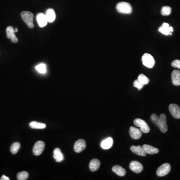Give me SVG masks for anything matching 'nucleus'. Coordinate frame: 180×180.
Returning a JSON list of instances; mask_svg holds the SVG:
<instances>
[{
  "label": "nucleus",
  "mask_w": 180,
  "mask_h": 180,
  "mask_svg": "<svg viewBox=\"0 0 180 180\" xmlns=\"http://www.w3.org/2000/svg\"><path fill=\"white\" fill-rule=\"evenodd\" d=\"M16 32H17L18 31V28H16L15 29Z\"/></svg>",
  "instance_id": "obj_33"
},
{
  "label": "nucleus",
  "mask_w": 180,
  "mask_h": 180,
  "mask_svg": "<svg viewBox=\"0 0 180 180\" xmlns=\"http://www.w3.org/2000/svg\"><path fill=\"white\" fill-rule=\"evenodd\" d=\"M171 65L173 67L177 68L180 69V60H174L172 62Z\"/></svg>",
  "instance_id": "obj_30"
},
{
  "label": "nucleus",
  "mask_w": 180,
  "mask_h": 180,
  "mask_svg": "<svg viewBox=\"0 0 180 180\" xmlns=\"http://www.w3.org/2000/svg\"><path fill=\"white\" fill-rule=\"evenodd\" d=\"M46 16L48 21L49 23L53 22L56 19V13L53 9H48L46 12Z\"/></svg>",
  "instance_id": "obj_21"
},
{
  "label": "nucleus",
  "mask_w": 180,
  "mask_h": 180,
  "mask_svg": "<svg viewBox=\"0 0 180 180\" xmlns=\"http://www.w3.org/2000/svg\"><path fill=\"white\" fill-rule=\"evenodd\" d=\"M21 17L29 28L32 29L34 27L33 23L34 16L33 13L29 11H23L21 13Z\"/></svg>",
  "instance_id": "obj_3"
},
{
  "label": "nucleus",
  "mask_w": 180,
  "mask_h": 180,
  "mask_svg": "<svg viewBox=\"0 0 180 180\" xmlns=\"http://www.w3.org/2000/svg\"><path fill=\"white\" fill-rule=\"evenodd\" d=\"M20 144L18 142H16L13 144L11 147L10 151L13 154H16L18 152V151L20 148Z\"/></svg>",
  "instance_id": "obj_25"
},
{
  "label": "nucleus",
  "mask_w": 180,
  "mask_h": 180,
  "mask_svg": "<svg viewBox=\"0 0 180 180\" xmlns=\"http://www.w3.org/2000/svg\"><path fill=\"white\" fill-rule=\"evenodd\" d=\"M133 85L135 87L138 88L139 90H141V89L143 88V87L144 86V85L142 84V83L140 82L138 79L134 81Z\"/></svg>",
  "instance_id": "obj_29"
},
{
  "label": "nucleus",
  "mask_w": 180,
  "mask_h": 180,
  "mask_svg": "<svg viewBox=\"0 0 180 180\" xmlns=\"http://www.w3.org/2000/svg\"><path fill=\"white\" fill-rule=\"evenodd\" d=\"M29 173L26 171H22L18 173L17 174V179L18 180H26L29 177Z\"/></svg>",
  "instance_id": "obj_26"
},
{
  "label": "nucleus",
  "mask_w": 180,
  "mask_h": 180,
  "mask_svg": "<svg viewBox=\"0 0 180 180\" xmlns=\"http://www.w3.org/2000/svg\"><path fill=\"white\" fill-rule=\"evenodd\" d=\"M45 147V144L43 141H39L35 144L33 149V152L35 156H39L43 152Z\"/></svg>",
  "instance_id": "obj_7"
},
{
  "label": "nucleus",
  "mask_w": 180,
  "mask_h": 180,
  "mask_svg": "<svg viewBox=\"0 0 180 180\" xmlns=\"http://www.w3.org/2000/svg\"><path fill=\"white\" fill-rule=\"evenodd\" d=\"M37 21L39 26L41 28L45 27L48 22L46 17V14L42 13H39L37 15Z\"/></svg>",
  "instance_id": "obj_14"
},
{
  "label": "nucleus",
  "mask_w": 180,
  "mask_h": 180,
  "mask_svg": "<svg viewBox=\"0 0 180 180\" xmlns=\"http://www.w3.org/2000/svg\"><path fill=\"white\" fill-rule=\"evenodd\" d=\"M54 158L57 162H61L64 160V156L59 148H56L54 151Z\"/></svg>",
  "instance_id": "obj_22"
},
{
  "label": "nucleus",
  "mask_w": 180,
  "mask_h": 180,
  "mask_svg": "<svg viewBox=\"0 0 180 180\" xmlns=\"http://www.w3.org/2000/svg\"><path fill=\"white\" fill-rule=\"evenodd\" d=\"M10 179H9V178L8 177H6L5 175H3L2 177L1 178V179H0V180H9Z\"/></svg>",
  "instance_id": "obj_32"
},
{
  "label": "nucleus",
  "mask_w": 180,
  "mask_h": 180,
  "mask_svg": "<svg viewBox=\"0 0 180 180\" xmlns=\"http://www.w3.org/2000/svg\"><path fill=\"white\" fill-rule=\"evenodd\" d=\"M159 31L162 33L163 34L165 35H172V32L174 31L173 28L171 26H170L168 23H164L162 25V26L159 28Z\"/></svg>",
  "instance_id": "obj_13"
},
{
  "label": "nucleus",
  "mask_w": 180,
  "mask_h": 180,
  "mask_svg": "<svg viewBox=\"0 0 180 180\" xmlns=\"http://www.w3.org/2000/svg\"><path fill=\"white\" fill-rule=\"evenodd\" d=\"M116 8L118 12L122 14H130L132 13L133 11L131 5L125 2H122L118 3Z\"/></svg>",
  "instance_id": "obj_1"
},
{
  "label": "nucleus",
  "mask_w": 180,
  "mask_h": 180,
  "mask_svg": "<svg viewBox=\"0 0 180 180\" xmlns=\"http://www.w3.org/2000/svg\"><path fill=\"white\" fill-rule=\"evenodd\" d=\"M151 120L153 122L154 124H155L157 121L159 117H158V116L157 115L155 114H153L151 116Z\"/></svg>",
  "instance_id": "obj_31"
},
{
  "label": "nucleus",
  "mask_w": 180,
  "mask_h": 180,
  "mask_svg": "<svg viewBox=\"0 0 180 180\" xmlns=\"http://www.w3.org/2000/svg\"><path fill=\"white\" fill-rule=\"evenodd\" d=\"M134 124L137 127H140L141 131L144 133H148L150 132V129L148 125L143 120L137 118L134 121Z\"/></svg>",
  "instance_id": "obj_5"
},
{
  "label": "nucleus",
  "mask_w": 180,
  "mask_h": 180,
  "mask_svg": "<svg viewBox=\"0 0 180 180\" xmlns=\"http://www.w3.org/2000/svg\"><path fill=\"white\" fill-rule=\"evenodd\" d=\"M142 61L143 65L148 68H152L155 65V60L149 54H145L142 57Z\"/></svg>",
  "instance_id": "obj_4"
},
{
  "label": "nucleus",
  "mask_w": 180,
  "mask_h": 180,
  "mask_svg": "<svg viewBox=\"0 0 180 180\" xmlns=\"http://www.w3.org/2000/svg\"><path fill=\"white\" fill-rule=\"evenodd\" d=\"M112 171L115 174L120 177L124 176L126 173L125 169L119 165H115L114 166H113L112 168Z\"/></svg>",
  "instance_id": "obj_20"
},
{
  "label": "nucleus",
  "mask_w": 180,
  "mask_h": 180,
  "mask_svg": "<svg viewBox=\"0 0 180 180\" xmlns=\"http://www.w3.org/2000/svg\"><path fill=\"white\" fill-rule=\"evenodd\" d=\"M169 111L173 117L176 119H180V108L175 104H172L169 107Z\"/></svg>",
  "instance_id": "obj_9"
},
{
  "label": "nucleus",
  "mask_w": 180,
  "mask_h": 180,
  "mask_svg": "<svg viewBox=\"0 0 180 180\" xmlns=\"http://www.w3.org/2000/svg\"><path fill=\"white\" fill-rule=\"evenodd\" d=\"M171 77L173 85L177 86H180V71L179 70H174L172 73Z\"/></svg>",
  "instance_id": "obj_15"
},
{
  "label": "nucleus",
  "mask_w": 180,
  "mask_h": 180,
  "mask_svg": "<svg viewBox=\"0 0 180 180\" xmlns=\"http://www.w3.org/2000/svg\"><path fill=\"white\" fill-rule=\"evenodd\" d=\"M16 33L15 30L12 26H9L6 29L7 36L8 39L11 40L12 42L14 43H17L18 42V39L17 38L15 33Z\"/></svg>",
  "instance_id": "obj_11"
},
{
  "label": "nucleus",
  "mask_w": 180,
  "mask_h": 180,
  "mask_svg": "<svg viewBox=\"0 0 180 180\" xmlns=\"http://www.w3.org/2000/svg\"><path fill=\"white\" fill-rule=\"evenodd\" d=\"M36 69L41 74H46L47 72V67L45 64L42 63L36 66Z\"/></svg>",
  "instance_id": "obj_24"
},
{
  "label": "nucleus",
  "mask_w": 180,
  "mask_h": 180,
  "mask_svg": "<svg viewBox=\"0 0 180 180\" xmlns=\"http://www.w3.org/2000/svg\"><path fill=\"white\" fill-rule=\"evenodd\" d=\"M100 165V161L97 159H94L90 161L89 168L91 171L95 172L99 169Z\"/></svg>",
  "instance_id": "obj_18"
},
{
  "label": "nucleus",
  "mask_w": 180,
  "mask_h": 180,
  "mask_svg": "<svg viewBox=\"0 0 180 180\" xmlns=\"http://www.w3.org/2000/svg\"><path fill=\"white\" fill-rule=\"evenodd\" d=\"M130 168L132 171L139 174L143 170V166L141 163L138 161H133L130 163L129 165Z\"/></svg>",
  "instance_id": "obj_10"
},
{
  "label": "nucleus",
  "mask_w": 180,
  "mask_h": 180,
  "mask_svg": "<svg viewBox=\"0 0 180 180\" xmlns=\"http://www.w3.org/2000/svg\"><path fill=\"white\" fill-rule=\"evenodd\" d=\"M30 127L34 129H44L46 127V124L44 123H39L37 122H32L30 123Z\"/></svg>",
  "instance_id": "obj_23"
},
{
  "label": "nucleus",
  "mask_w": 180,
  "mask_h": 180,
  "mask_svg": "<svg viewBox=\"0 0 180 180\" xmlns=\"http://www.w3.org/2000/svg\"><path fill=\"white\" fill-rule=\"evenodd\" d=\"M144 149L145 150V152L147 154H150V155H153V154H156L158 153L159 152L158 149L154 147L153 146H150V145H147L145 144L143 146Z\"/></svg>",
  "instance_id": "obj_19"
},
{
  "label": "nucleus",
  "mask_w": 180,
  "mask_h": 180,
  "mask_svg": "<svg viewBox=\"0 0 180 180\" xmlns=\"http://www.w3.org/2000/svg\"><path fill=\"white\" fill-rule=\"evenodd\" d=\"M141 130L136 128V127H132L130 128L129 134L132 139L138 140L142 137V133Z\"/></svg>",
  "instance_id": "obj_12"
},
{
  "label": "nucleus",
  "mask_w": 180,
  "mask_h": 180,
  "mask_svg": "<svg viewBox=\"0 0 180 180\" xmlns=\"http://www.w3.org/2000/svg\"><path fill=\"white\" fill-rule=\"evenodd\" d=\"M86 147V143L83 139H79L75 142L74 144V149L75 152L81 153L85 150Z\"/></svg>",
  "instance_id": "obj_8"
},
{
  "label": "nucleus",
  "mask_w": 180,
  "mask_h": 180,
  "mask_svg": "<svg viewBox=\"0 0 180 180\" xmlns=\"http://www.w3.org/2000/svg\"><path fill=\"white\" fill-rule=\"evenodd\" d=\"M172 9L171 7L169 6L163 7L161 10V14L163 16H167L170 15L171 13Z\"/></svg>",
  "instance_id": "obj_28"
},
{
  "label": "nucleus",
  "mask_w": 180,
  "mask_h": 180,
  "mask_svg": "<svg viewBox=\"0 0 180 180\" xmlns=\"http://www.w3.org/2000/svg\"><path fill=\"white\" fill-rule=\"evenodd\" d=\"M159 128L161 132L165 133L168 131V126L167 124L166 116L164 114H161L160 117L155 124Z\"/></svg>",
  "instance_id": "obj_2"
},
{
  "label": "nucleus",
  "mask_w": 180,
  "mask_h": 180,
  "mask_svg": "<svg viewBox=\"0 0 180 180\" xmlns=\"http://www.w3.org/2000/svg\"><path fill=\"white\" fill-rule=\"evenodd\" d=\"M113 145V139L111 137H108L104 140L101 143V147L104 150H108L112 147Z\"/></svg>",
  "instance_id": "obj_16"
},
{
  "label": "nucleus",
  "mask_w": 180,
  "mask_h": 180,
  "mask_svg": "<svg viewBox=\"0 0 180 180\" xmlns=\"http://www.w3.org/2000/svg\"><path fill=\"white\" fill-rule=\"evenodd\" d=\"M171 170V167L168 163H165L160 166L157 170V175L159 177H163L169 174Z\"/></svg>",
  "instance_id": "obj_6"
},
{
  "label": "nucleus",
  "mask_w": 180,
  "mask_h": 180,
  "mask_svg": "<svg viewBox=\"0 0 180 180\" xmlns=\"http://www.w3.org/2000/svg\"><path fill=\"white\" fill-rule=\"evenodd\" d=\"M131 150L137 155L141 156H146L147 154L145 152L143 146H132L131 147Z\"/></svg>",
  "instance_id": "obj_17"
},
{
  "label": "nucleus",
  "mask_w": 180,
  "mask_h": 180,
  "mask_svg": "<svg viewBox=\"0 0 180 180\" xmlns=\"http://www.w3.org/2000/svg\"><path fill=\"white\" fill-rule=\"evenodd\" d=\"M138 80L144 85H147L150 82V80L144 74H140L138 77Z\"/></svg>",
  "instance_id": "obj_27"
}]
</instances>
